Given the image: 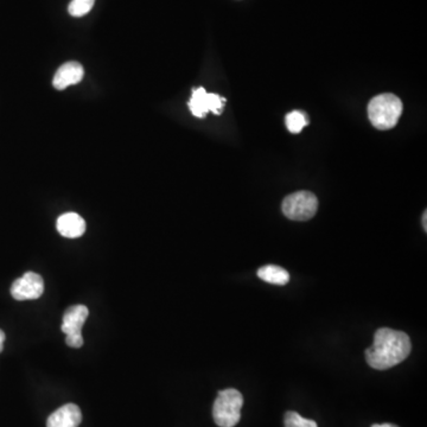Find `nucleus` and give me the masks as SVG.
Segmentation results:
<instances>
[{
	"label": "nucleus",
	"instance_id": "nucleus-13",
	"mask_svg": "<svg viewBox=\"0 0 427 427\" xmlns=\"http://www.w3.org/2000/svg\"><path fill=\"white\" fill-rule=\"evenodd\" d=\"M283 423H285V427H318L314 420L305 419L299 413L292 412V411L285 414Z\"/></svg>",
	"mask_w": 427,
	"mask_h": 427
},
{
	"label": "nucleus",
	"instance_id": "nucleus-5",
	"mask_svg": "<svg viewBox=\"0 0 427 427\" xmlns=\"http://www.w3.org/2000/svg\"><path fill=\"white\" fill-rule=\"evenodd\" d=\"M88 316H89V310L82 304L70 307L65 311L60 329L65 333V343L69 347L81 348L84 345L82 328Z\"/></svg>",
	"mask_w": 427,
	"mask_h": 427
},
{
	"label": "nucleus",
	"instance_id": "nucleus-4",
	"mask_svg": "<svg viewBox=\"0 0 427 427\" xmlns=\"http://www.w3.org/2000/svg\"><path fill=\"white\" fill-rule=\"evenodd\" d=\"M317 210V197L310 191L291 193L283 202V215L293 221H307L312 219Z\"/></svg>",
	"mask_w": 427,
	"mask_h": 427
},
{
	"label": "nucleus",
	"instance_id": "nucleus-6",
	"mask_svg": "<svg viewBox=\"0 0 427 427\" xmlns=\"http://www.w3.org/2000/svg\"><path fill=\"white\" fill-rule=\"evenodd\" d=\"M226 98H221L214 93H207L205 88L193 89V95L189 101V108L191 113L197 117H205L208 112L214 114H221Z\"/></svg>",
	"mask_w": 427,
	"mask_h": 427
},
{
	"label": "nucleus",
	"instance_id": "nucleus-9",
	"mask_svg": "<svg viewBox=\"0 0 427 427\" xmlns=\"http://www.w3.org/2000/svg\"><path fill=\"white\" fill-rule=\"evenodd\" d=\"M84 67L77 62H67L60 65L56 74L53 76V87L58 91H63L72 84H79L84 77Z\"/></svg>",
	"mask_w": 427,
	"mask_h": 427
},
{
	"label": "nucleus",
	"instance_id": "nucleus-11",
	"mask_svg": "<svg viewBox=\"0 0 427 427\" xmlns=\"http://www.w3.org/2000/svg\"><path fill=\"white\" fill-rule=\"evenodd\" d=\"M257 276L266 283L274 285H286L290 281V274L286 269L276 265H267L257 269Z\"/></svg>",
	"mask_w": 427,
	"mask_h": 427
},
{
	"label": "nucleus",
	"instance_id": "nucleus-1",
	"mask_svg": "<svg viewBox=\"0 0 427 427\" xmlns=\"http://www.w3.org/2000/svg\"><path fill=\"white\" fill-rule=\"evenodd\" d=\"M412 344L407 333L382 328L374 335V343L366 350L367 363L374 369L385 371L407 359Z\"/></svg>",
	"mask_w": 427,
	"mask_h": 427
},
{
	"label": "nucleus",
	"instance_id": "nucleus-15",
	"mask_svg": "<svg viewBox=\"0 0 427 427\" xmlns=\"http://www.w3.org/2000/svg\"><path fill=\"white\" fill-rule=\"evenodd\" d=\"M5 333L3 330H0V352L4 349Z\"/></svg>",
	"mask_w": 427,
	"mask_h": 427
},
{
	"label": "nucleus",
	"instance_id": "nucleus-3",
	"mask_svg": "<svg viewBox=\"0 0 427 427\" xmlns=\"http://www.w3.org/2000/svg\"><path fill=\"white\" fill-rule=\"evenodd\" d=\"M243 397L234 388L221 390L212 406V416L219 427H234L241 418Z\"/></svg>",
	"mask_w": 427,
	"mask_h": 427
},
{
	"label": "nucleus",
	"instance_id": "nucleus-16",
	"mask_svg": "<svg viewBox=\"0 0 427 427\" xmlns=\"http://www.w3.org/2000/svg\"><path fill=\"white\" fill-rule=\"evenodd\" d=\"M371 427H399L397 425H394V423H375Z\"/></svg>",
	"mask_w": 427,
	"mask_h": 427
},
{
	"label": "nucleus",
	"instance_id": "nucleus-7",
	"mask_svg": "<svg viewBox=\"0 0 427 427\" xmlns=\"http://www.w3.org/2000/svg\"><path fill=\"white\" fill-rule=\"evenodd\" d=\"M44 281L37 273L27 272L12 283L11 295L15 300H34L43 295Z\"/></svg>",
	"mask_w": 427,
	"mask_h": 427
},
{
	"label": "nucleus",
	"instance_id": "nucleus-2",
	"mask_svg": "<svg viewBox=\"0 0 427 427\" xmlns=\"http://www.w3.org/2000/svg\"><path fill=\"white\" fill-rule=\"evenodd\" d=\"M402 103L397 95L385 93L371 98L368 105V117L371 125L380 131L393 129L402 114Z\"/></svg>",
	"mask_w": 427,
	"mask_h": 427
},
{
	"label": "nucleus",
	"instance_id": "nucleus-17",
	"mask_svg": "<svg viewBox=\"0 0 427 427\" xmlns=\"http://www.w3.org/2000/svg\"><path fill=\"white\" fill-rule=\"evenodd\" d=\"M426 219H427V215H426V212H423V229H425V231H427Z\"/></svg>",
	"mask_w": 427,
	"mask_h": 427
},
{
	"label": "nucleus",
	"instance_id": "nucleus-14",
	"mask_svg": "<svg viewBox=\"0 0 427 427\" xmlns=\"http://www.w3.org/2000/svg\"><path fill=\"white\" fill-rule=\"evenodd\" d=\"M94 3L95 0H72L69 4L68 12L72 17H82L91 11Z\"/></svg>",
	"mask_w": 427,
	"mask_h": 427
},
{
	"label": "nucleus",
	"instance_id": "nucleus-10",
	"mask_svg": "<svg viewBox=\"0 0 427 427\" xmlns=\"http://www.w3.org/2000/svg\"><path fill=\"white\" fill-rule=\"evenodd\" d=\"M57 231L62 236L76 238L82 236L86 231L84 219L76 212H67L57 219Z\"/></svg>",
	"mask_w": 427,
	"mask_h": 427
},
{
	"label": "nucleus",
	"instance_id": "nucleus-8",
	"mask_svg": "<svg viewBox=\"0 0 427 427\" xmlns=\"http://www.w3.org/2000/svg\"><path fill=\"white\" fill-rule=\"evenodd\" d=\"M82 421V413L75 404H67L56 409L48 418L46 427H79Z\"/></svg>",
	"mask_w": 427,
	"mask_h": 427
},
{
	"label": "nucleus",
	"instance_id": "nucleus-12",
	"mask_svg": "<svg viewBox=\"0 0 427 427\" xmlns=\"http://www.w3.org/2000/svg\"><path fill=\"white\" fill-rule=\"evenodd\" d=\"M285 122H286V127L290 132L299 133L302 132V129L305 126L309 125V117L302 110H293L286 115Z\"/></svg>",
	"mask_w": 427,
	"mask_h": 427
}]
</instances>
